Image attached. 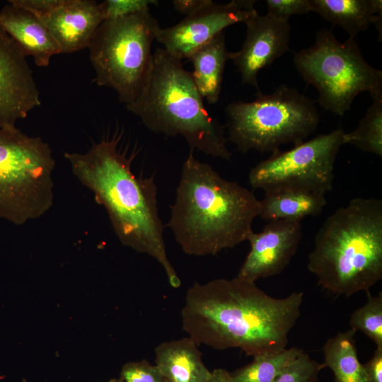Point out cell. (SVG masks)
<instances>
[{"mask_svg":"<svg viewBox=\"0 0 382 382\" xmlns=\"http://www.w3.org/2000/svg\"><path fill=\"white\" fill-rule=\"evenodd\" d=\"M155 357L166 382H207L211 376L198 345L190 337L160 344Z\"/></svg>","mask_w":382,"mask_h":382,"instance_id":"17","label":"cell"},{"mask_svg":"<svg viewBox=\"0 0 382 382\" xmlns=\"http://www.w3.org/2000/svg\"><path fill=\"white\" fill-rule=\"evenodd\" d=\"M207 382H233L231 373L224 369H216L211 371Z\"/></svg>","mask_w":382,"mask_h":382,"instance_id":"32","label":"cell"},{"mask_svg":"<svg viewBox=\"0 0 382 382\" xmlns=\"http://www.w3.org/2000/svg\"><path fill=\"white\" fill-rule=\"evenodd\" d=\"M303 350L296 347L253 357V361L231 374L233 382H273Z\"/></svg>","mask_w":382,"mask_h":382,"instance_id":"22","label":"cell"},{"mask_svg":"<svg viewBox=\"0 0 382 382\" xmlns=\"http://www.w3.org/2000/svg\"><path fill=\"white\" fill-rule=\"evenodd\" d=\"M209 0H174V8L186 16L195 13L206 5Z\"/></svg>","mask_w":382,"mask_h":382,"instance_id":"31","label":"cell"},{"mask_svg":"<svg viewBox=\"0 0 382 382\" xmlns=\"http://www.w3.org/2000/svg\"><path fill=\"white\" fill-rule=\"evenodd\" d=\"M40 103L25 55L0 28V127L16 126Z\"/></svg>","mask_w":382,"mask_h":382,"instance_id":"12","label":"cell"},{"mask_svg":"<svg viewBox=\"0 0 382 382\" xmlns=\"http://www.w3.org/2000/svg\"><path fill=\"white\" fill-rule=\"evenodd\" d=\"M293 61L303 79L318 91L319 105L336 115L347 112L361 92L382 95V71L366 62L354 39L340 42L331 30H320L313 45L296 52Z\"/></svg>","mask_w":382,"mask_h":382,"instance_id":"9","label":"cell"},{"mask_svg":"<svg viewBox=\"0 0 382 382\" xmlns=\"http://www.w3.org/2000/svg\"><path fill=\"white\" fill-rule=\"evenodd\" d=\"M232 53L227 50L225 34L221 32L187 59L193 66L191 74L194 83L209 104H215L219 99L225 66L231 59Z\"/></svg>","mask_w":382,"mask_h":382,"instance_id":"19","label":"cell"},{"mask_svg":"<svg viewBox=\"0 0 382 382\" xmlns=\"http://www.w3.org/2000/svg\"><path fill=\"white\" fill-rule=\"evenodd\" d=\"M324 368L323 364L303 352L273 382H317L319 373Z\"/></svg>","mask_w":382,"mask_h":382,"instance_id":"25","label":"cell"},{"mask_svg":"<svg viewBox=\"0 0 382 382\" xmlns=\"http://www.w3.org/2000/svg\"><path fill=\"white\" fill-rule=\"evenodd\" d=\"M67 1L68 0H9L8 3L41 19L66 4Z\"/></svg>","mask_w":382,"mask_h":382,"instance_id":"29","label":"cell"},{"mask_svg":"<svg viewBox=\"0 0 382 382\" xmlns=\"http://www.w3.org/2000/svg\"><path fill=\"white\" fill-rule=\"evenodd\" d=\"M308 269L325 290L349 296L382 278V201L354 198L318 230Z\"/></svg>","mask_w":382,"mask_h":382,"instance_id":"4","label":"cell"},{"mask_svg":"<svg viewBox=\"0 0 382 382\" xmlns=\"http://www.w3.org/2000/svg\"><path fill=\"white\" fill-rule=\"evenodd\" d=\"M126 108L150 131L181 136L191 150L231 159L224 128L207 110L191 72L183 67L182 60L163 48L154 52L145 86Z\"/></svg>","mask_w":382,"mask_h":382,"instance_id":"5","label":"cell"},{"mask_svg":"<svg viewBox=\"0 0 382 382\" xmlns=\"http://www.w3.org/2000/svg\"><path fill=\"white\" fill-rule=\"evenodd\" d=\"M302 236L299 221H268L262 231L250 234V250L236 275L255 282L281 273L296 254Z\"/></svg>","mask_w":382,"mask_h":382,"instance_id":"13","label":"cell"},{"mask_svg":"<svg viewBox=\"0 0 382 382\" xmlns=\"http://www.w3.org/2000/svg\"><path fill=\"white\" fill-rule=\"evenodd\" d=\"M349 329L327 340L323 347L324 366L331 369L335 382H366L358 358L354 335Z\"/></svg>","mask_w":382,"mask_h":382,"instance_id":"21","label":"cell"},{"mask_svg":"<svg viewBox=\"0 0 382 382\" xmlns=\"http://www.w3.org/2000/svg\"><path fill=\"white\" fill-rule=\"evenodd\" d=\"M120 378L123 382H166L156 365L146 360L126 363L122 368Z\"/></svg>","mask_w":382,"mask_h":382,"instance_id":"27","label":"cell"},{"mask_svg":"<svg viewBox=\"0 0 382 382\" xmlns=\"http://www.w3.org/2000/svg\"><path fill=\"white\" fill-rule=\"evenodd\" d=\"M54 166L40 137L0 127V218L23 225L46 213L53 203Z\"/></svg>","mask_w":382,"mask_h":382,"instance_id":"8","label":"cell"},{"mask_svg":"<svg viewBox=\"0 0 382 382\" xmlns=\"http://www.w3.org/2000/svg\"><path fill=\"white\" fill-rule=\"evenodd\" d=\"M326 204L325 193L320 192L297 189L265 192L260 200L259 216L267 221L301 222L306 216L320 214Z\"/></svg>","mask_w":382,"mask_h":382,"instance_id":"20","label":"cell"},{"mask_svg":"<svg viewBox=\"0 0 382 382\" xmlns=\"http://www.w3.org/2000/svg\"><path fill=\"white\" fill-rule=\"evenodd\" d=\"M267 14L284 21L293 15L313 12L311 0H267Z\"/></svg>","mask_w":382,"mask_h":382,"instance_id":"28","label":"cell"},{"mask_svg":"<svg viewBox=\"0 0 382 382\" xmlns=\"http://www.w3.org/2000/svg\"><path fill=\"white\" fill-rule=\"evenodd\" d=\"M109 382H123V381L120 378H112Z\"/></svg>","mask_w":382,"mask_h":382,"instance_id":"33","label":"cell"},{"mask_svg":"<svg viewBox=\"0 0 382 382\" xmlns=\"http://www.w3.org/2000/svg\"><path fill=\"white\" fill-rule=\"evenodd\" d=\"M160 28L150 9L104 21L88 47L95 82L113 89L120 103L134 102L151 71L152 44Z\"/></svg>","mask_w":382,"mask_h":382,"instance_id":"7","label":"cell"},{"mask_svg":"<svg viewBox=\"0 0 382 382\" xmlns=\"http://www.w3.org/2000/svg\"><path fill=\"white\" fill-rule=\"evenodd\" d=\"M363 366L366 382H382V347H376L371 359Z\"/></svg>","mask_w":382,"mask_h":382,"instance_id":"30","label":"cell"},{"mask_svg":"<svg viewBox=\"0 0 382 382\" xmlns=\"http://www.w3.org/2000/svg\"><path fill=\"white\" fill-rule=\"evenodd\" d=\"M251 102L228 104L227 140L243 153L274 152L284 144H300L315 132L319 114L314 102L282 84L270 94L259 91Z\"/></svg>","mask_w":382,"mask_h":382,"instance_id":"6","label":"cell"},{"mask_svg":"<svg viewBox=\"0 0 382 382\" xmlns=\"http://www.w3.org/2000/svg\"><path fill=\"white\" fill-rule=\"evenodd\" d=\"M246 35L240 50L231 59L243 83L254 86L257 92L259 72L289 50L291 26L289 21L269 14L257 13L245 23Z\"/></svg>","mask_w":382,"mask_h":382,"instance_id":"14","label":"cell"},{"mask_svg":"<svg viewBox=\"0 0 382 382\" xmlns=\"http://www.w3.org/2000/svg\"><path fill=\"white\" fill-rule=\"evenodd\" d=\"M303 298L300 291L274 298L238 277L196 282L185 294L182 326L198 345L239 348L252 357L273 354L286 348Z\"/></svg>","mask_w":382,"mask_h":382,"instance_id":"1","label":"cell"},{"mask_svg":"<svg viewBox=\"0 0 382 382\" xmlns=\"http://www.w3.org/2000/svg\"><path fill=\"white\" fill-rule=\"evenodd\" d=\"M313 12L344 29L351 39L374 24L381 37V0H311Z\"/></svg>","mask_w":382,"mask_h":382,"instance_id":"18","label":"cell"},{"mask_svg":"<svg viewBox=\"0 0 382 382\" xmlns=\"http://www.w3.org/2000/svg\"><path fill=\"white\" fill-rule=\"evenodd\" d=\"M0 28L38 66L50 64L59 48L42 21L21 8L8 3L0 10Z\"/></svg>","mask_w":382,"mask_h":382,"instance_id":"16","label":"cell"},{"mask_svg":"<svg viewBox=\"0 0 382 382\" xmlns=\"http://www.w3.org/2000/svg\"><path fill=\"white\" fill-rule=\"evenodd\" d=\"M373 103L358 127L344 134V144L382 156V95L371 97Z\"/></svg>","mask_w":382,"mask_h":382,"instance_id":"23","label":"cell"},{"mask_svg":"<svg viewBox=\"0 0 382 382\" xmlns=\"http://www.w3.org/2000/svg\"><path fill=\"white\" fill-rule=\"evenodd\" d=\"M158 2L154 0H105L100 3V6L105 21L149 10L150 5H156Z\"/></svg>","mask_w":382,"mask_h":382,"instance_id":"26","label":"cell"},{"mask_svg":"<svg viewBox=\"0 0 382 382\" xmlns=\"http://www.w3.org/2000/svg\"><path fill=\"white\" fill-rule=\"evenodd\" d=\"M344 131L337 128L287 151L277 150L253 167L248 181L265 192L297 189L326 193L332 188L334 166L344 144Z\"/></svg>","mask_w":382,"mask_h":382,"instance_id":"10","label":"cell"},{"mask_svg":"<svg viewBox=\"0 0 382 382\" xmlns=\"http://www.w3.org/2000/svg\"><path fill=\"white\" fill-rule=\"evenodd\" d=\"M40 20L62 54L88 47L105 18L100 3L93 0H68L66 4Z\"/></svg>","mask_w":382,"mask_h":382,"instance_id":"15","label":"cell"},{"mask_svg":"<svg viewBox=\"0 0 382 382\" xmlns=\"http://www.w3.org/2000/svg\"><path fill=\"white\" fill-rule=\"evenodd\" d=\"M253 0H233L227 4L209 1L178 23L160 28L156 40L172 56L188 59L199 47L224 29L238 23H245L257 12Z\"/></svg>","mask_w":382,"mask_h":382,"instance_id":"11","label":"cell"},{"mask_svg":"<svg viewBox=\"0 0 382 382\" xmlns=\"http://www.w3.org/2000/svg\"><path fill=\"white\" fill-rule=\"evenodd\" d=\"M167 226L183 251L215 255L248 240L260 200L237 182L223 178L191 150L183 163Z\"/></svg>","mask_w":382,"mask_h":382,"instance_id":"3","label":"cell"},{"mask_svg":"<svg viewBox=\"0 0 382 382\" xmlns=\"http://www.w3.org/2000/svg\"><path fill=\"white\" fill-rule=\"evenodd\" d=\"M367 301L351 314L350 329L361 331L378 347H382V294L371 296Z\"/></svg>","mask_w":382,"mask_h":382,"instance_id":"24","label":"cell"},{"mask_svg":"<svg viewBox=\"0 0 382 382\" xmlns=\"http://www.w3.org/2000/svg\"><path fill=\"white\" fill-rule=\"evenodd\" d=\"M118 142L114 136L94 144L86 153H66L64 156L74 175L105 209L122 244L154 258L169 284L178 288L181 281L166 250L156 185L152 177L135 175L132 158Z\"/></svg>","mask_w":382,"mask_h":382,"instance_id":"2","label":"cell"}]
</instances>
